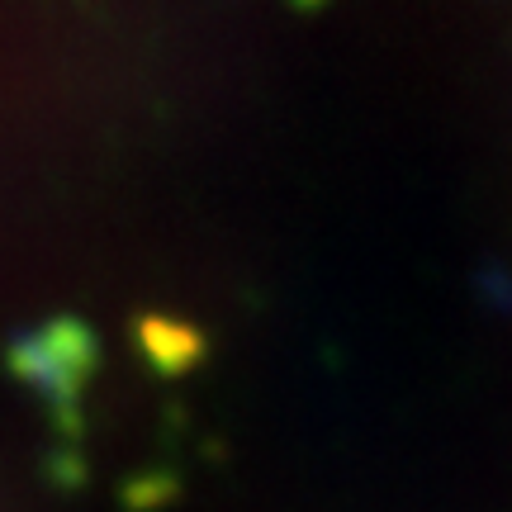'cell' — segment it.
<instances>
[{
  "mask_svg": "<svg viewBox=\"0 0 512 512\" xmlns=\"http://www.w3.org/2000/svg\"><path fill=\"white\" fill-rule=\"evenodd\" d=\"M138 347H143L147 366L157 370V375L176 380V375L200 366L209 342H204V332L185 328V323H171V318H152V313H147V318H138Z\"/></svg>",
  "mask_w": 512,
  "mask_h": 512,
  "instance_id": "cell-2",
  "label": "cell"
},
{
  "mask_svg": "<svg viewBox=\"0 0 512 512\" xmlns=\"http://www.w3.org/2000/svg\"><path fill=\"white\" fill-rule=\"evenodd\" d=\"M95 361H100L95 332L86 323H76V318H53V323H43L29 337H15V347H10V370L48 399L53 422L67 437L81 432L76 394H81V384L91 380Z\"/></svg>",
  "mask_w": 512,
  "mask_h": 512,
  "instance_id": "cell-1",
  "label": "cell"
},
{
  "mask_svg": "<svg viewBox=\"0 0 512 512\" xmlns=\"http://www.w3.org/2000/svg\"><path fill=\"white\" fill-rule=\"evenodd\" d=\"M304 5H313V0H304Z\"/></svg>",
  "mask_w": 512,
  "mask_h": 512,
  "instance_id": "cell-3",
  "label": "cell"
}]
</instances>
